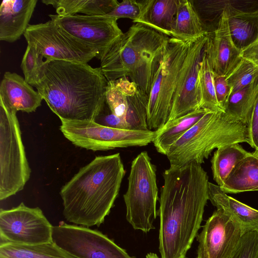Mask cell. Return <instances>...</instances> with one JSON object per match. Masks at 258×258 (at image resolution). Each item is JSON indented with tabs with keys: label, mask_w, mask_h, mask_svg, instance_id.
I'll return each mask as SVG.
<instances>
[{
	"label": "cell",
	"mask_w": 258,
	"mask_h": 258,
	"mask_svg": "<svg viewBox=\"0 0 258 258\" xmlns=\"http://www.w3.org/2000/svg\"><path fill=\"white\" fill-rule=\"evenodd\" d=\"M156 166L146 151L132 161L128 186L123 195L126 219L135 230L145 233L154 229L157 202L159 200Z\"/></svg>",
	"instance_id": "7"
},
{
	"label": "cell",
	"mask_w": 258,
	"mask_h": 258,
	"mask_svg": "<svg viewBox=\"0 0 258 258\" xmlns=\"http://www.w3.org/2000/svg\"><path fill=\"white\" fill-rule=\"evenodd\" d=\"M258 98V78L245 88L231 94L224 107V111L248 125Z\"/></svg>",
	"instance_id": "28"
},
{
	"label": "cell",
	"mask_w": 258,
	"mask_h": 258,
	"mask_svg": "<svg viewBox=\"0 0 258 258\" xmlns=\"http://www.w3.org/2000/svg\"><path fill=\"white\" fill-rule=\"evenodd\" d=\"M210 111L201 108L168 121L155 131L153 143L157 152L166 155L170 147Z\"/></svg>",
	"instance_id": "22"
},
{
	"label": "cell",
	"mask_w": 258,
	"mask_h": 258,
	"mask_svg": "<svg viewBox=\"0 0 258 258\" xmlns=\"http://www.w3.org/2000/svg\"><path fill=\"white\" fill-rule=\"evenodd\" d=\"M24 36L45 61L60 60L88 63L97 52L73 38L53 21L29 25Z\"/></svg>",
	"instance_id": "10"
},
{
	"label": "cell",
	"mask_w": 258,
	"mask_h": 258,
	"mask_svg": "<svg viewBox=\"0 0 258 258\" xmlns=\"http://www.w3.org/2000/svg\"><path fill=\"white\" fill-rule=\"evenodd\" d=\"M95 121L99 124L110 127L127 130L125 121L111 112L106 100L102 110Z\"/></svg>",
	"instance_id": "36"
},
{
	"label": "cell",
	"mask_w": 258,
	"mask_h": 258,
	"mask_svg": "<svg viewBox=\"0 0 258 258\" xmlns=\"http://www.w3.org/2000/svg\"><path fill=\"white\" fill-rule=\"evenodd\" d=\"M226 77L230 88V95L247 86L258 78V66L250 60L241 57Z\"/></svg>",
	"instance_id": "32"
},
{
	"label": "cell",
	"mask_w": 258,
	"mask_h": 258,
	"mask_svg": "<svg viewBox=\"0 0 258 258\" xmlns=\"http://www.w3.org/2000/svg\"><path fill=\"white\" fill-rule=\"evenodd\" d=\"M52 240L77 258H135L101 232L63 221L53 226Z\"/></svg>",
	"instance_id": "12"
},
{
	"label": "cell",
	"mask_w": 258,
	"mask_h": 258,
	"mask_svg": "<svg viewBox=\"0 0 258 258\" xmlns=\"http://www.w3.org/2000/svg\"><path fill=\"white\" fill-rule=\"evenodd\" d=\"M209 200L237 222L243 233L258 232V210L229 197L218 185L209 183Z\"/></svg>",
	"instance_id": "20"
},
{
	"label": "cell",
	"mask_w": 258,
	"mask_h": 258,
	"mask_svg": "<svg viewBox=\"0 0 258 258\" xmlns=\"http://www.w3.org/2000/svg\"><path fill=\"white\" fill-rule=\"evenodd\" d=\"M52 6L56 15L68 16L83 14L87 16L106 15L118 4L116 0H42Z\"/></svg>",
	"instance_id": "25"
},
{
	"label": "cell",
	"mask_w": 258,
	"mask_h": 258,
	"mask_svg": "<svg viewBox=\"0 0 258 258\" xmlns=\"http://www.w3.org/2000/svg\"><path fill=\"white\" fill-rule=\"evenodd\" d=\"M207 34L192 1L178 0L172 37L187 41Z\"/></svg>",
	"instance_id": "24"
},
{
	"label": "cell",
	"mask_w": 258,
	"mask_h": 258,
	"mask_svg": "<svg viewBox=\"0 0 258 258\" xmlns=\"http://www.w3.org/2000/svg\"><path fill=\"white\" fill-rule=\"evenodd\" d=\"M146 258H160L157 254L153 252H149L146 255ZM161 258V257H160Z\"/></svg>",
	"instance_id": "40"
},
{
	"label": "cell",
	"mask_w": 258,
	"mask_h": 258,
	"mask_svg": "<svg viewBox=\"0 0 258 258\" xmlns=\"http://www.w3.org/2000/svg\"><path fill=\"white\" fill-rule=\"evenodd\" d=\"M31 171L17 111L0 101V200L23 190Z\"/></svg>",
	"instance_id": "8"
},
{
	"label": "cell",
	"mask_w": 258,
	"mask_h": 258,
	"mask_svg": "<svg viewBox=\"0 0 258 258\" xmlns=\"http://www.w3.org/2000/svg\"><path fill=\"white\" fill-rule=\"evenodd\" d=\"M240 55L258 66V35L251 44L241 51Z\"/></svg>",
	"instance_id": "39"
},
{
	"label": "cell",
	"mask_w": 258,
	"mask_h": 258,
	"mask_svg": "<svg viewBox=\"0 0 258 258\" xmlns=\"http://www.w3.org/2000/svg\"><path fill=\"white\" fill-rule=\"evenodd\" d=\"M145 0H124L116 6L107 16L118 20L128 18L134 23L141 17L144 7Z\"/></svg>",
	"instance_id": "34"
},
{
	"label": "cell",
	"mask_w": 258,
	"mask_h": 258,
	"mask_svg": "<svg viewBox=\"0 0 258 258\" xmlns=\"http://www.w3.org/2000/svg\"><path fill=\"white\" fill-rule=\"evenodd\" d=\"M43 98L24 78L15 73H5L0 85V101L16 111L31 113L39 107Z\"/></svg>",
	"instance_id": "18"
},
{
	"label": "cell",
	"mask_w": 258,
	"mask_h": 258,
	"mask_svg": "<svg viewBox=\"0 0 258 258\" xmlns=\"http://www.w3.org/2000/svg\"><path fill=\"white\" fill-rule=\"evenodd\" d=\"M249 152L238 143L218 148L211 159V168L214 180L222 187L236 164Z\"/></svg>",
	"instance_id": "27"
},
{
	"label": "cell",
	"mask_w": 258,
	"mask_h": 258,
	"mask_svg": "<svg viewBox=\"0 0 258 258\" xmlns=\"http://www.w3.org/2000/svg\"><path fill=\"white\" fill-rule=\"evenodd\" d=\"M192 40L169 37L155 72L148 97V125L155 131L170 117L180 72Z\"/></svg>",
	"instance_id": "6"
},
{
	"label": "cell",
	"mask_w": 258,
	"mask_h": 258,
	"mask_svg": "<svg viewBox=\"0 0 258 258\" xmlns=\"http://www.w3.org/2000/svg\"><path fill=\"white\" fill-rule=\"evenodd\" d=\"M245 142L250 144L248 125L224 111H210L169 149L170 166L191 162L202 164L215 149Z\"/></svg>",
	"instance_id": "5"
},
{
	"label": "cell",
	"mask_w": 258,
	"mask_h": 258,
	"mask_svg": "<svg viewBox=\"0 0 258 258\" xmlns=\"http://www.w3.org/2000/svg\"><path fill=\"white\" fill-rule=\"evenodd\" d=\"M221 188L226 194L258 191V156L249 153L236 164Z\"/></svg>",
	"instance_id": "23"
},
{
	"label": "cell",
	"mask_w": 258,
	"mask_h": 258,
	"mask_svg": "<svg viewBox=\"0 0 258 258\" xmlns=\"http://www.w3.org/2000/svg\"><path fill=\"white\" fill-rule=\"evenodd\" d=\"M159 198L161 258H185L201 227L209 200V180L201 164L170 167Z\"/></svg>",
	"instance_id": "1"
},
{
	"label": "cell",
	"mask_w": 258,
	"mask_h": 258,
	"mask_svg": "<svg viewBox=\"0 0 258 258\" xmlns=\"http://www.w3.org/2000/svg\"><path fill=\"white\" fill-rule=\"evenodd\" d=\"M124 95L126 97L127 104L125 119L127 130L149 131L148 96L140 91L138 87Z\"/></svg>",
	"instance_id": "29"
},
{
	"label": "cell",
	"mask_w": 258,
	"mask_h": 258,
	"mask_svg": "<svg viewBox=\"0 0 258 258\" xmlns=\"http://www.w3.org/2000/svg\"><path fill=\"white\" fill-rule=\"evenodd\" d=\"M53 226L39 207L23 203L0 210V243L35 245L53 242Z\"/></svg>",
	"instance_id": "11"
},
{
	"label": "cell",
	"mask_w": 258,
	"mask_h": 258,
	"mask_svg": "<svg viewBox=\"0 0 258 258\" xmlns=\"http://www.w3.org/2000/svg\"><path fill=\"white\" fill-rule=\"evenodd\" d=\"M207 36L205 53L210 66L214 75L226 77L241 57L231 35L226 7L215 28L208 32Z\"/></svg>",
	"instance_id": "16"
},
{
	"label": "cell",
	"mask_w": 258,
	"mask_h": 258,
	"mask_svg": "<svg viewBox=\"0 0 258 258\" xmlns=\"http://www.w3.org/2000/svg\"><path fill=\"white\" fill-rule=\"evenodd\" d=\"M248 127L250 139L249 145L256 150L258 149V98L250 115Z\"/></svg>",
	"instance_id": "38"
},
{
	"label": "cell",
	"mask_w": 258,
	"mask_h": 258,
	"mask_svg": "<svg viewBox=\"0 0 258 258\" xmlns=\"http://www.w3.org/2000/svg\"><path fill=\"white\" fill-rule=\"evenodd\" d=\"M257 1H227L229 29L233 41L241 51L258 35Z\"/></svg>",
	"instance_id": "17"
},
{
	"label": "cell",
	"mask_w": 258,
	"mask_h": 258,
	"mask_svg": "<svg viewBox=\"0 0 258 258\" xmlns=\"http://www.w3.org/2000/svg\"><path fill=\"white\" fill-rule=\"evenodd\" d=\"M214 79L217 99L224 111V105L230 95V88L226 76L214 75Z\"/></svg>",
	"instance_id": "37"
},
{
	"label": "cell",
	"mask_w": 258,
	"mask_h": 258,
	"mask_svg": "<svg viewBox=\"0 0 258 258\" xmlns=\"http://www.w3.org/2000/svg\"><path fill=\"white\" fill-rule=\"evenodd\" d=\"M60 130L74 145L93 151L133 146L153 142L155 131H134L108 127L94 121H61Z\"/></svg>",
	"instance_id": "9"
},
{
	"label": "cell",
	"mask_w": 258,
	"mask_h": 258,
	"mask_svg": "<svg viewBox=\"0 0 258 258\" xmlns=\"http://www.w3.org/2000/svg\"><path fill=\"white\" fill-rule=\"evenodd\" d=\"M243 234L237 222L217 209L196 237L197 258H229Z\"/></svg>",
	"instance_id": "15"
},
{
	"label": "cell",
	"mask_w": 258,
	"mask_h": 258,
	"mask_svg": "<svg viewBox=\"0 0 258 258\" xmlns=\"http://www.w3.org/2000/svg\"><path fill=\"white\" fill-rule=\"evenodd\" d=\"M253 153H254L255 155H256L258 156V149H256V150H255V151L253 152Z\"/></svg>",
	"instance_id": "41"
},
{
	"label": "cell",
	"mask_w": 258,
	"mask_h": 258,
	"mask_svg": "<svg viewBox=\"0 0 258 258\" xmlns=\"http://www.w3.org/2000/svg\"><path fill=\"white\" fill-rule=\"evenodd\" d=\"M0 258H77L54 242L28 245L12 243H0Z\"/></svg>",
	"instance_id": "26"
},
{
	"label": "cell",
	"mask_w": 258,
	"mask_h": 258,
	"mask_svg": "<svg viewBox=\"0 0 258 258\" xmlns=\"http://www.w3.org/2000/svg\"><path fill=\"white\" fill-rule=\"evenodd\" d=\"M178 0H145L143 13L136 21L172 37Z\"/></svg>",
	"instance_id": "21"
},
{
	"label": "cell",
	"mask_w": 258,
	"mask_h": 258,
	"mask_svg": "<svg viewBox=\"0 0 258 258\" xmlns=\"http://www.w3.org/2000/svg\"><path fill=\"white\" fill-rule=\"evenodd\" d=\"M61 30L79 41L94 49L100 60L113 44L123 34L117 20L106 15H49Z\"/></svg>",
	"instance_id": "13"
},
{
	"label": "cell",
	"mask_w": 258,
	"mask_h": 258,
	"mask_svg": "<svg viewBox=\"0 0 258 258\" xmlns=\"http://www.w3.org/2000/svg\"><path fill=\"white\" fill-rule=\"evenodd\" d=\"M43 58L33 46L27 44L21 68L25 81L33 87L37 86L43 78L46 63Z\"/></svg>",
	"instance_id": "31"
},
{
	"label": "cell",
	"mask_w": 258,
	"mask_h": 258,
	"mask_svg": "<svg viewBox=\"0 0 258 258\" xmlns=\"http://www.w3.org/2000/svg\"><path fill=\"white\" fill-rule=\"evenodd\" d=\"M125 174L119 153L96 156L62 186L64 218L75 225L99 227L113 206Z\"/></svg>",
	"instance_id": "3"
},
{
	"label": "cell",
	"mask_w": 258,
	"mask_h": 258,
	"mask_svg": "<svg viewBox=\"0 0 258 258\" xmlns=\"http://www.w3.org/2000/svg\"><path fill=\"white\" fill-rule=\"evenodd\" d=\"M207 34L192 40L189 44L168 121L203 108L199 71L204 54Z\"/></svg>",
	"instance_id": "14"
},
{
	"label": "cell",
	"mask_w": 258,
	"mask_h": 258,
	"mask_svg": "<svg viewBox=\"0 0 258 258\" xmlns=\"http://www.w3.org/2000/svg\"><path fill=\"white\" fill-rule=\"evenodd\" d=\"M46 61L43 78L35 87L61 121H95L106 100L108 81L100 68L88 63Z\"/></svg>",
	"instance_id": "2"
},
{
	"label": "cell",
	"mask_w": 258,
	"mask_h": 258,
	"mask_svg": "<svg viewBox=\"0 0 258 258\" xmlns=\"http://www.w3.org/2000/svg\"><path fill=\"white\" fill-rule=\"evenodd\" d=\"M37 0H3L0 6V40L14 42L24 35Z\"/></svg>",
	"instance_id": "19"
},
{
	"label": "cell",
	"mask_w": 258,
	"mask_h": 258,
	"mask_svg": "<svg viewBox=\"0 0 258 258\" xmlns=\"http://www.w3.org/2000/svg\"><path fill=\"white\" fill-rule=\"evenodd\" d=\"M168 38L141 24L133 25L101 60L103 74L107 81L130 78L149 97L153 77Z\"/></svg>",
	"instance_id": "4"
},
{
	"label": "cell",
	"mask_w": 258,
	"mask_h": 258,
	"mask_svg": "<svg viewBox=\"0 0 258 258\" xmlns=\"http://www.w3.org/2000/svg\"><path fill=\"white\" fill-rule=\"evenodd\" d=\"M214 77V73L210 66L204 51L199 71L202 107L213 111H223L217 99Z\"/></svg>",
	"instance_id": "30"
},
{
	"label": "cell",
	"mask_w": 258,
	"mask_h": 258,
	"mask_svg": "<svg viewBox=\"0 0 258 258\" xmlns=\"http://www.w3.org/2000/svg\"><path fill=\"white\" fill-rule=\"evenodd\" d=\"M229 258H258V232L243 234Z\"/></svg>",
	"instance_id": "35"
},
{
	"label": "cell",
	"mask_w": 258,
	"mask_h": 258,
	"mask_svg": "<svg viewBox=\"0 0 258 258\" xmlns=\"http://www.w3.org/2000/svg\"><path fill=\"white\" fill-rule=\"evenodd\" d=\"M105 97L111 112L125 121L127 107L126 97L116 86L113 81H108Z\"/></svg>",
	"instance_id": "33"
}]
</instances>
